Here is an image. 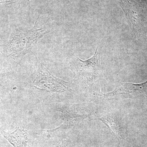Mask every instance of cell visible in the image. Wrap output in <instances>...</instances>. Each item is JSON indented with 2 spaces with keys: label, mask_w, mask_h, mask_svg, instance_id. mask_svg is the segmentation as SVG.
<instances>
[{
  "label": "cell",
  "mask_w": 147,
  "mask_h": 147,
  "mask_svg": "<svg viewBox=\"0 0 147 147\" xmlns=\"http://www.w3.org/2000/svg\"><path fill=\"white\" fill-rule=\"evenodd\" d=\"M65 83H67L53 76L44 66L41 65L35 79L34 86L36 88L42 90L63 92L67 88Z\"/></svg>",
  "instance_id": "6da1fadb"
},
{
  "label": "cell",
  "mask_w": 147,
  "mask_h": 147,
  "mask_svg": "<svg viewBox=\"0 0 147 147\" xmlns=\"http://www.w3.org/2000/svg\"><path fill=\"white\" fill-rule=\"evenodd\" d=\"M43 33L42 29L32 30L26 33L20 31L17 32L14 34L13 39V41H16V51L22 55H25L32 44L41 37Z\"/></svg>",
  "instance_id": "7a4b0ae2"
},
{
  "label": "cell",
  "mask_w": 147,
  "mask_h": 147,
  "mask_svg": "<svg viewBox=\"0 0 147 147\" xmlns=\"http://www.w3.org/2000/svg\"><path fill=\"white\" fill-rule=\"evenodd\" d=\"M2 134L13 147H27L28 140L27 134L23 129L18 127L12 132L3 131Z\"/></svg>",
  "instance_id": "3957f363"
},
{
  "label": "cell",
  "mask_w": 147,
  "mask_h": 147,
  "mask_svg": "<svg viewBox=\"0 0 147 147\" xmlns=\"http://www.w3.org/2000/svg\"><path fill=\"white\" fill-rule=\"evenodd\" d=\"M121 7L129 21L134 26L139 23L138 7L133 0H119Z\"/></svg>",
  "instance_id": "277c9868"
},
{
  "label": "cell",
  "mask_w": 147,
  "mask_h": 147,
  "mask_svg": "<svg viewBox=\"0 0 147 147\" xmlns=\"http://www.w3.org/2000/svg\"><path fill=\"white\" fill-rule=\"evenodd\" d=\"M97 47L93 56L86 60H82L79 58H77V60L79 61L81 66L84 68V70L88 71V74L91 76L95 75L100 68L99 61L97 58Z\"/></svg>",
  "instance_id": "5b68a950"
},
{
  "label": "cell",
  "mask_w": 147,
  "mask_h": 147,
  "mask_svg": "<svg viewBox=\"0 0 147 147\" xmlns=\"http://www.w3.org/2000/svg\"><path fill=\"white\" fill-rule=\"evenodd\" d=\"M122 84L125 91L131 94L139 95L147 92V81L141 84L123 83Z\"/></svg>",
  "instance_id": "8992f818"
},
{
  "label": "cell",
  "mask_w": 147,
  "mask_h": 147,
  "mask_svg": "<svg viewBox=\"0 0 147 147\" xmlns=\"http://www.w3.org/2000/svg\"><path fill=\"white\" fill-rule=\"evenodd\" d=\"M96 119L101 121L105 125H107L115 134L119 140L122 139V137L121 136L117 122L112 116L110 115H105Z\"/></svg>",
  "instance_id": "52a82bcc"
},
{
  "label": "cell",
  "mask_w": 147,
  "mask_h": 147,
  "mask_svg": "<svg viewBox=\"0 0 147 147\" xmlns=\"http://www.w3.org/2000/svg\"><path fill=\"white\" fill-rule=\"evenodd\" d=\"M12 2L10 0H0V3H11Z\"/></svg>",
  "instance_id": "ba28073f"
},
{
  "label": "cell",
  "mask_w": 147,
  "mask_h": 147,
  "mask_svg": "<svg viewBox=\"0 0 147 147\" xmlns=\"http://www.w3.org/2000/svg\"><path fill=\"white\" fill-rule=\"evenodd\" d=\"M1 85H0V98H1Z\"/></svg>",
  "instance_id": "9c48e42d"
},
{
  "label": "cell",
  "mask_w": 147,
  "mask_h": 147,
  "mask_svg": "<svg viewBox=\"0 0 147 147\" xmlns=\"http://www.w3.org/2000/svg\"><path fill=\"white\" fill-rule=\"evenodd\" d=\"M59 147H65L64 146H60Z\"/></svg>",
  "instance_id": "30bf717a"
}]
</instances>
